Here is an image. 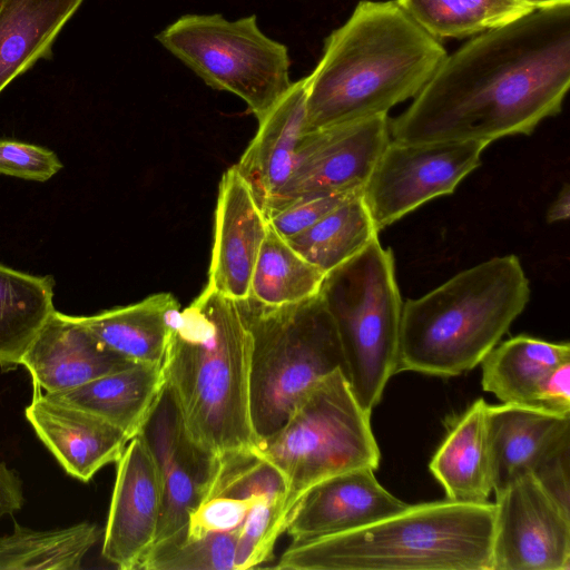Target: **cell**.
<instances>
[{"mask_svg": "<svg viewBox=\"0 0 570 570\" xmlns=\"http://www.w3.org/2000/svg\"><path fill=\"white\" fill-rule=\"evenodd\" d=\"M85 0H0V94L52 46Z\"/></svg>", "mask_w": 570, "mask_h": 570, "instance_id": "24", "label": "cell"}, {"mask_svg": "<svg viewBox=\"0 0 570 570\" xmlns=\"http://www.w3.org/2000/svg\"><path fill=\"white\" fill-rule=\"evenodd\" d=\"M156 40L207 86L244 100L258 121L293 83L286 46L267 37L255 14H184Z\"/></svg>", "mask_w": 570, "mask_h": 570, "instance_id": "9", "label": "cell"}, {"mask_svg": "<svg viewBox=\"0 0 570 570\" xmlns=\"http://www.w3.org/2000/svg\"><path fill=\"white\" fill-rule=\"evenodd\" d=\"M116 464L101 554L118 569L137 570L157 534L161 480L140 433L129 440Z\"/></svg>", "mask_w": 570, "mask_h": 570, "instance_id": "14", "label": "cell"}, {"mask_svg": "<svg viewBox=\"0 0 570 570\" xmlns=\"http://www.w3.org/2000/svg\"><path fill=\"white\" fill-rule=\"evenodd\" d=\"M308 78L294 81L273 109L258 121V130L236 169L264 212L288 180L304 134Z\"/></svg>", "mask_w": 570, "mask_h": 570, "instance_id": "20", "label": "cell"}, {"mask_svg": "<svg viewBox=\"0 0 570 570\" xmlns=\"http://www.w3.org/2000/svg\"><path fill=\"white\" fill-rule=\"evenodd\" d=\"M446 55L397 0H361L307 76L304 134L387 115L421 91Z\"/></svg>", "mask_w": 570, "mask_h": 570, "instance_id": "2", "label": "cell"}, {"mask_svg": "<svg viewBox=\"0 0 570 570\" xmlns=\"http://www.w3.org/2000/svg\"><path fill=\"white\" fill-rule=\"evenodd\" d=\"M361 194L350 191L299 198L268 216L267 220L286 239L305 230L346 199Z\"/></svg>", "mask_w": 570, "mask_h": 570, "instance_id": "36", "label": "cell"}, {"mask_svg": "<svg viewBox=\"0 0 570 570\" xmlns=\"http://www.w3.org/2000/svg\"><path fill=\"white\" fill-rule=\"evenodd\" d=\"M494 494L491 570H569L570 511L531 473Z\"/></svg>", "mask_w": 570, "mask_h": 570, "instance_id": "12", "label": "cell"}, {"mask_svg": "<svg viewBox=\"0 0 570 570\" xmlns=\"http://www.w3.org/2000/svg\"><path fill=\"white\" fill-rule=\"evenodd\" d=\"M377 233L361 194L346 199L286 240L326 275L362 252L377 238Z\"/></svg>", "mask_w": 570, "mask_h": 570, "instance_id": "27", "label": "cell"}, {"mask_svg": "<svg viewBox=\"0 0 570 570\" xmlns=\"http://www.w3.org/2000/svg\"><path fill=\"white\" fill-rule=\"evenodd\" d=\"M390 141L387 115L304 134L288 180L264 210L266 218L299 198L363 191Z\"/></svg>", "mask_w": 570, "mask_h": 570, "instance_id": "11", "label": "cell"}, {"mask_svg": "<svg viewBox=\"0 0 570 570\" xmlns=\"http://www.w3.org/2000/svg\"><path fill=\"white\" fill-rule=\"evenodd\" d=\"M284 532V500L258 499L237 534L236 570L255 568L267 561L277 538Z\"/></svg>", "mask_w": 570, "mask_h": 570, "instance_id": "33", "label": "cell"}, {"mask_svg": "<svg viewBox=\"0 0 570 570\" xmlns=\"http://www.w3.org/2000/svg\"><path fill=\"white\" fill-rule=\"evenodd\" d=\"M250 358L238 301L205 286L181 309L161 368L186 435L215 458L261 446L250 415Z\"/></svg>", "mask_w": 570, "mask_h": 570, "instance_id": "3", "label": "cell"}, {"mask_svg": "<svg viewBox=\"0 0 570 570\" xmlns=\"http://www.w3.org/2000/svg\"><path fill=\"white\" fill-rule=\"evenodd\" d=\"M139 433L154 458L163 488L154 546L186 534L189 514L207 494L217 458L188 439L166 387Z\"/></svg>", "mask_w": 570, "mask_h": 570, "instance_id": "13", "label": "cell"}, {"mask_svg": "<svg viewBox=\"0 0 570 570\" xmlns=\"http://www.w3.org/2000/svg\"><path fill=\"white\" fill-rule=\"evenodd\" d=\"M24 414L65 471L82 482L116 463L130 440L107 420L40 393L35 394Z\"/></svg>", "mask_w": 570, "mask_h": 570, "instance_id": "19", "label": "cell"}, {"mask_svg": "<svg viewBox=\"0 0 570 570\" xmlns=\"http://www.w3.org/2000/svg\"><path fill=\"white\" fill-rule=\"evenodd\" d=\"M320 293L338 333L345 376L371 414L399 365L403 302L392 250L374 239L326 274Z\"/></svg>", "mask_w": 570, "mask_h": 570, "instance_id": "7", "label": "cell"}, {"mask_svg": "<svg viewBox=\"0 0 570 570\" xmlns=\"http://www.w3.org/2000/svg\"><path fill=\"white\" fill-rule=\"evenodd\" d=\"M436 39L464 38L512 21L532 10L522 0H397Z\"/></svg>", "mask_w": 570, "mask_h": 570, "instance_id": "30", "label": "cell"}, {"mask_svg": "<svg viewBox=\"0 0 570 570\" xmlns=\"http://www.w3.org/2000/svg\"><path fill=\"white\" fill-rule=\"evenodd\" d=\"M239 530V529H238ZM237 531L154 544L140 561L141 570H236Z\"/></svg>", "mask_w": 570, "mask_h": 570, "instance_id": "32", "label": "cell"}, {"mask_svg": "<svg viewBox=\"0 0 570 570\" xmlns=\"http://www.w3.org/2000/svg\"><path fill=\"white\" fill-rule=\"evenodd\" d=\"M481 141L387 144L362 198L380 232L433 198L452 194L481 164Z\"/></svg>", "mask_w": 570, "mask_h": 570, "instance_id": "10", "label": "cell"}, {"mask_svg": "<svg viewBox=\"0 0 570 570\" xmlns=\"http://www.w3.org/2000/svg\"><path fill=\"white\" fill-rule=\"evenodd\" d=\"M487 423L494 493L569 452L570 415L502 403L488 406Z\"/></svg>", "mask_w": 570, "mask_h": 570, "instance_id": "17", "label": "cell"}, {"mask_svg": "<svg viewBox=\"0 0 570 570\" xmlns=\"http://www.w3.org/2000/svg\"><path fill=\"white\" fill-rule=\"evenodd\" d=\"M370 416L344 372L336 370L316 383L262 443L258 451L287 482L284 532L291 511L311 487L345 471L377 469L381 454Z\"/></svg>", "mask_w": 570, "mask_h": 570, "instance_id": "8", "label": "cell"}, {"mask_svg": "<svg viewBox=\"0 0 570 570\" xmlns=\"http://www.w3.org/2000/svg\"><path fill=\"white\" fill-rule=\"evenodd\" d=\"M374 471L354 469L311 487L286 520L285 532L292 541L350 532L404 510L409 504L382 487Z\"/></svg>", "mask_w": 570, "mask_h": 570, "instance_id": "15", "label": "cell"}, {"mask_svg": "<svg viewBox=\"0 0 570 570\" xmlns=\"http://www.w3.org/2000/svg\"><path fill=\"white\" fill-rule=\"evenodd\" d=\"M62 168L57 155L45 147L0 139V175L46 181Z\"/></svg>", "mask_w": 570, "mask_h": 570, "instance_id": "34", "label": "cell"}, {"mask_svg": "<svg viewBox=\"0 0 570 570\" xmlns=\"http://www.w3.org/2000/svg\"><path fill=\"white\" fill-rule=\"evenodd\" d=\"M488 406L480 397L455 417L430 462L429 469L446 500L481 504L493 492Z\"/></svg>", "mask_w": 570, "mask_h": 570, "instance_id": "21", "label": "cell"}, {"mask_svg": "<svg viewBox=\"0 0 570 570\" xmlns=\"http://www.w3.org/2000/svg\"><path fill=\"white\" fill-rule=\"evenodd\" d=\"M287 482L281 470L257 450L217 458L216 470L204 500L223 495L244 500L283 499Z\"/></svg>", "mask_w": 570, "mask_h": 570, "instance_id": "31", "label": "cell"}, {"mask_svg": "<svg viewBox=\"0 0 570 570\" xmlns=\"http://www.w3.org/2000/svg\"><path fill=\"white\" fill-rule=\"evenodd\" d=\"M100 534L89 522L47 531L16 523L10 534L0 537V570L79 569Z\"/></svg>", "mask_w": 570, "mask_h": 570, "instance_id": "28", "label": "cell"}, {"mask_svg": "<svg viewBox=\"0 0 570 570\" xmlns=\"http://www.w3.org/2000/svg\"><path fill=\"white\" fill-rule=\"evenodd\" d=\"M51 276H38L0 264V367L20 360L53 313Z\"/></svg>", "mask_w": 570, "mask_h": 570, "instance_id": "26", "label": "cell"}, {"mask_svg": "<svg viewBox=\"0 0 570 570\" xmlns=\"http://www.w3.org/2000/svg\"><path fill=\"white\" fill-rule=\"evenodd\" d=\"M570 214V189L566 184L559 191L556 199L548 208L546 218L548 223H557L569 218Z\"/></svg>", "mask_w": 570, "mask_h": 570, "instance_id": "37", "label": "cell"}, {"mask_svg": "<svg viewBox=\"0 0 570 570\" xmlns=\"http://www.w3.org/2000/svg\"><path fill=\"white\" fill-rule=\"evenodd\" d=\"M268 220L235 166L222 176L206 286L236 301L249 295L253 269Z\"/></svg>", "mask_w": 570, "mask_h": 570, "instance_id": "16", "label": "cell"}, {"mask_svg": "<svg viewBox=\"0 0 570 570\" xmlns=\"http://www.w3.org/2000/svg\"><path fill=\"white\" fill-rule=\"evenodd\" d=\"M255 501L223 495L204 500L189 514L186 538L237 531Z\"/></svg>", "mask_w": 570, "mask_h": 570, "instance_id": "35", "label": "cell"}, {"mask_svg": "<svg viewBox=\"0 0 570 570\" xmlns=\"http://www.w3.org/2000/svg\"><path fill=\"white\" fill-rule=\"evenodd\" d=\"M130 364L100 343L79 316L56 309L20 360L45 394L76 389Z\"/></svg>", "mask_w": 570, "mask_h": 570, "instance_id": "18", "label": "cell"}, {"mask_svg": "<svg viewBox=\"0 0 570 570\" xmlns=\"http://www.w3.org/2000/svg\"><path fill=\"white\" fill-rule=\"evenodd\" d=\"M325 275L302 257L268 224L249 285L248 297L266 306H283L317 295Z\"/></svg>", "mask_w": 570, "mask_h": 570, "instance_id": "29", "label": "cell"}, {"mask_svg": "<svg viewBox=\"0 0 570 570\" xmlns=\"http://www.w3.org/2000/svg\"><path fill=\"white\" fill-rule=\"evenodd\" d=\"M494 503L407 505L367 527L292 541L276 569L491 570Z\"/></svg>", "mask_w": 570, "mask_h": 570, "instance_id": "5", "label": "cell"}, {"mask_svg": "<svg viewBox=\"0 0 570 570\" xmlns=\"http://www.w3.org/2000/svg\"><path fill=\"white\" fill-rule=\"evenodd\" d=\"M530 299L515 255L492 257L403 303L397 372L451 377L479 365Z\"/></svg>", "mask_w": 570, "mask_h": 570, "instance_id": "4", "label": "cell"}, {"mask_svg": "<svg viewBox=\"0 0 570 570\" xmlns=\"http://www.w3.org/2000/svg\"><path fill=\"white\" fill-rule=\"evenodd\" d=\"M238 303L252 335L250 415L262 445L316 383L344 372V355L321 293L283 306Z\"/></svg>", "mask_w": 570, "mask_h": 570, "instance_id": "6", "label": "cell"}, {"mask_svg": "<svg viewBox=\"0 0 570 570\" xmlns=\"http://www.w3.org/2000/svg\"><path fill=\"white\" fill-rule=\"evenodd\" d=\"M533 9L551 7L560 3H568L570 0H522Z\"/></svg>", "mask_w": 570, "mask_h": 570, "instance_id": "38", "label": "cell"}, {"mask_svg": "<svg viewBox=\"0 0 570 570\" xmlns=\"http://www.w3.org/2000/svg\"><path fill=\"white\" fill-rule=\"evenodd\" d=\"M180 312L173 294L158 293L79 318L100 343L126 361L161 366Z\"/></svg>", "mask_w": 570, "mask_h": 570, "instance_id": "22", "label": "cell"}, {"mask_svg": "<svg viewBox=\"0 0 570 570\" xmlns=\"http://www.w3.org/2000/svg\"><path fill=\"white\" fill-rule=\"evenodd\" d=\"M570 86V2L534 9L446 55L390 120L400 142L492 141L530 135L561 111Z\"/></svg>", "mask_w": 570, "mask_h": 570, "instance_id": "1", "label": "cell"}, {"mask_svg": "<svg viewBox=\"0 0 570 570\" xmlns=\"http://www.w3.org/2000/svg\"><path fill=\"white\" fill-rule=\"evenodd\" d=\"M567 362L568 342L518 335L498 343L482 360V387L504 404L538 409L550 374Z\"/></svg>", "mask_w": 570, "mask_h": 570, "instance_id": "25", "label": "cell"}, {"mask_svg": "<svg viewBox=\"0 0 570 570\" xmlns=\"http://www.w3.org/2000/svg\"><path fill=\"white\" fill-rule=\"evenodd\" d=\"M164 389L160 365L132 363L76 389L43 394L107 420L131 439L141 431Z\"/></svg>", "mask_w": 570, "mask_h": 570, "instance_id": "23", "label": "cell"}]
</instances>
